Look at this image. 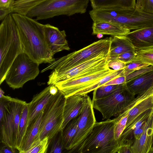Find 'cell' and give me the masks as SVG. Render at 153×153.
Wrapping results in <instances>:
<instances>
[{"label":"cell","mask_w":153,"mask_h":153,"mask_svg":"<svg viewBox=\"0 0 153 153\" xmlns=\"http://www.w3.org/2000/svg\"><path fill=\"white\" fill-rule=\"evenodd\" d=\"M149 153H153V149H151L149 151Z\"/></svg>","instance_id":"cell-48"},{"label":"cell","mask_w":153,"mask_h":153,"mask_svg":"<svg viewBox=\"0 0 153 153\" xmlns=\"http://www.w3.org/2000/svg\"><path fill=\"white\" fill-rule=\"evenodd\" d=\"M65 100V95L59 90L57 93L51 96L44 106L39 128L41 140L48 137L49 142L62 130Z\"/></svg>","instance_id":"cell-6"},{"label":"cell","mask_w":153,"mask_h":153,"mask_svg":"<svg viewBox=\"0 0 153 153\" xmlns=\"http://www.w3.org/2000/svg\"><path fill=\"white\" fill-rule=\"evenodd\" d=\"M132 61L145 63L153 66V48L136 51L135 57Z\"/></svg>","instance_id":"cell-29"},{"label":"cell","mask_w":153,"mask_h":153,"mask_svg":"<svg viewBox=\"0 0 153 153\" xmlns=\"http://www.w3.org/2000/svg\"><path fill=\"white\" fill-rule=\"evenodd\" d=\"M126 84L130 91L135 95L147 90L153 85V70L129 79Z\"/></svg>","instance_id":"cell-21"},{"label":"cell","mask_w":153,"mask_h":153,"mask_svg":"<svg viewBox=\"0 0 153 153\" xmlns=\"http://www.w3.org/2000/svg\"><path fill=\"white\" fill-rule=\"evenodd\" d=\"M92 28L93 35L101 33L112 36H122L130 32V30L124 26L105 21L93 22Z\"/></svg>","instance_id":"cell-20"},{"label":"cell","mask_w":153,"mask_h":153,"mask_svg":"<svg viewBox=\"0 0 153 153\" xmlns=\"http://www.w3.org/2000/svg\"><path fill=\"white\" fill-rule=\"evenodd\" d=\"M0 149V153H14L16 152V149L8 145L4 144Z\"/></svg>","instance_id":"cell-43"},{"label":"cell","mask_w":153,"mask_h":153,"mask_svg":"<svg viewBox=\"0 0 153 153\" xmlns=\"http://www.w3.org/2000/svg\"><path fill=\"white\" fill-rule=\"evenodd\" d=\"M111 42L110 38L94 42L79 50L55 59L42 70L41 73L49 70H53L52 72L55 73L61 72L99 56L108 57Z\"/></svg>","instance_id":"cell-3"},{"label":"cell","mask_w":153,"mask_h":153,"mask_svg":"<svg viewBox=\"0 0 153 153\" xmlns=\"http://www.w3.org/2000/svg\"><path fill=\"white\" fill-rule=\"evenodd\" d=\"M123 69L116 71L111 73L101 79L98 82L96 83L91 86L82 90L75 94H87L88 93L93 91L95 89L103 85L106 83L114 78L119 76H121V74Z\"/></svg>","instance_id":"cell-28"},{"label":"cell","mask_w":153,"mask_h":153,"mask_svg":"<svg viewBox=\"0 0 153 153\" xmlns=\"http://www.w3.org/2000/svg\"><path fill=\"white\" fill-rule=\"evenodd\" d=\"M116 118L96 122L79 153H116L118 146L114 130Z\"/></svg>","instance_id":"cell-4"},{"label":"cell","mask_w":153,"mask_h":153,"mask_svg":"<svg viewBox=\"0 0 153 153\" xmlns=\"http://www.w3.org/2000/svg\"><path fill=\"white\" fill-rule=\"evenodd\" d=\"M28 106L25 104L23 109L20 118L18 128L17 138V149L20 148L27 127Z\"/></svg>","instance_id":"cell-27"},{"label":"cell","mask_w":153,"mask_h":153,"mask_svg":"<svg viewBox=\"0 0 153 153\" xmlns=\"http://www.w3.org/2000/svg\"><path fill=\"white\" fill-rule=\"evenodd\" d=\"M135 98L128 89L126 83L118 85L110 94L104 97L91 100L94 108L102 114V120L117 117L122 113L128 104Z\"/></svg>","instance_id":"cell-8"},{"label":"cell","mask_w":153,"mask_h":153,"mask_svg":"<svg viewBox=\"0 0 153 153\" xmlns=\"http://www.w3.org/2000/svg\"><path fill=\"white\" fill-rule=\"evenodd\" d=\"M153 137V112L146 122L143 132L140 138L135 140L131 147L132 153H149L151 149Z\"/></svg>","instance_id":"cell-18"},{"label":"cell","mask_w":153,"mask_h":153,"mask_svg":"<svg viewBox=\"0 0 153 153\" xmlns=\"http://www.w3.org/2000/svg\"><path fill=\"white\" fill-rule=\"evenodd\" d=\"M109 38L111 42L108 58L135 50L131 42L125 36H112Z\"/></svg>","instance_id":"cell-23"},{"label":"cell","mask_w":153,"mask_h":153,"mask_svg":"<svg viewBox=\"0 0 153 153\" xmlns=\"http://www.w3.org/2000/svg\"><path fill=\"white\" fill-rule=\"evenodd\" d=\"M116 71L108 68L100 72L78 78L58 82L55 85L66 98L97 82L101 79Z\"/></svg>","instance_id":"cell-12"},{"label":"cell","mask_w":153,"mask_h":153,"mask_svg":"<svg viewBox=\"0 0 153 153\" xmlns=\"http://www.w3.org/2000/svg\"><path fill=\"white\" fill-rule=\"evenodd\" d=\"M128 118V114L125 115L120 114L115 118L114 132L115 138L117 141L126 127Z\"/></svg>","instance_id":"cell-31"},{"label":"cell","mask_w":153,"mask_h":153,"mask_svg":"<svg viewBox=\"0 0 153 153\" xmlns=\"http://www.w3.org/2000/svg\"><path fill=\"white\" fill-rule=\"evenodd\" d=\"M153 112V108L143 112L137 117L127 127H126L118 139V145L125 140H134L133 136L135 130L140 127L146 122Z\"/></svg>","instance_id":"cell-22"},{"label":"cell","mask_w":153,"mask_h":153,"mask_svg":"<svg viewBox=\"0 0 153 153\" xmlns=\"http://www.w3.org/2000/svg\"><path fill=\"white\" fill-rule=\"evenodd\" d=\"M26 103L25 101L10 97L4 102L3 116L0 119L2 142L16 149L19 123Z\"/></svg>","instance_id":"cell-7"},{"label":"cell","mask_w":153,"mask_h":153,"mask_svg":"<svg viewBox=\"0 0 153 153\" xmlns=\"http://www.w3.org/2000/svg\"><path fill=\"white\" fill-rule=\"evenodd\" d=\"M153 70V66L149 65L145 68L140 69L126 76V82L129 79L137 76L141 74Z\"/></svg>","instance_id":"cell-39"},{"label":"cell","mask_w":153,"mask_h":153,"mask_svg":"<svg viewBox=\"0 0 153 153\" xmlns=\"http://www.w3.org/2000/svg\"><path fill=\"white\" fill-rule=\"evenodd\" d=\"M93 9L107 8L135 7L136 0H90Z\"/></svg>","instance_id":"cell-24"},{"label":"cell","mask_w":153,"mask_h":153,"mask_svg":"<svg viewBox=\"0 0 153 153\" xmlns=\"http://www.w3.org/2000/svg\"><path fill=\"white\" fill-rule=\"evenodd\" d=\"M43 30L48 46L54 55L63 50H70L64 30L48 24L43 25Z\"/></svg>","instance_id":"cell-14"},{"label":"cell","mask_w":153,"mask_h":153,"mask_svg":"<svg viewBox=\"0 0 153 153\" xmlns=\"http://www.w3.org/2000/svg\"><path fill=\"white\" fill-rule=\"evenodd\" d=\"M89 0H47L31 10L27 16L37 20L60 15L70 16L86 11Z\"/></svg>","instance_id":"cell-5"},{"label":"cell","mask_w":153,"mask_h":153,"mask_svg":"<svg viewBox=\"0 0 153 153\" xmlns=\"http://www.w3.org/2000/svg\"><path fill=\"white\" fill-rule=\"evenodd\" d=\"M134 140H125L118 145L116 153H132L131 147Z\"/></svg>","instance_id":"cell-37"},{"label":"cell","mask_w":153,"mask_h":153,"mask_svg":"<svg viewBox=\"0 0 153 153\" xmlns=\"http://www.w3.org/2000/svg\"><path fill=\"white\" fill-rule=\"evenodd\" d=\"M136 50L124 52L119 55L108 58V60L116 59L128 64L132 62L136 56Z\"/></svg>","instance_id":"cell-36"},{"label":"cell","mask_w":153,"mask_h":153,"mask_svg":"<svg viewBox=\"0 0 153 153\" xmlns=\"http://www.w3.org/2000/svg\"><path fill=\"white\" fill-rule=\"evenodd\" d=\"M12 15L19 28L23 52L39 64L55 60L44 35L43 24L26 15Z\"/></svg>","instance_id":"cell-1"},{"label":"cell","mask_w":153,"mask_h":153,"mask_svg":"<svg viewBox=\"0 0 153 153\" xmlns=\"http://www.w3.org/2000/svg\"><path fill=\"white\" fill-rule=\"evenodd\" d=\"M49 145L48 137H46L36 146L27 151L25 153H46Z\"/></svg>","instance_id":"cell-34"},{"label":"cell","mask_w":153,"mask_h":153,"mask_svg":"<svg viewBox=\"0 0 153 153\" xmlns=\"http://www.w3.org/2000/svg\"><path fill=\"white\" fill-rule=\"evenodd\" d=\"M42 113L43 110L27 127L21 146L18 150L19 153H25L41 140L39 128Z\"/></svg>","instance_id":"cell-15"},{"label":"cell","mask_w":153,"mask_h":153,"mask_svg":"<svg viewBox=\"0 0 153 153\" xmlns=\"http://www.w3.org/2000/svg\"><path fill=\"white\" fill-rule=\"evenodd\" d=\"M118 85H102L93 91V97L98 99L106 96L114 91Z\"/></svg>","instance_id":"cell-32"},{"label":"cell","mask_w":153,"mask_h":153,"mask_svg":"<svg viewBox=\"0 0 153 153\" xmlns=\"http://www.w3.org/2000/svg\"><path fill=\"white\" fill-rule=\"evenodd\" d=\"M13 0H0V9L10 10H11Z\"/></svg>","instance_id":"cell-42"},{"label":"cell","mask_w":153,"mask_h":153,"mask_svg":"<svg viewBox=\"0 0 153 153\" xmlns=\"http://www.w3.org/2000/svg\"><path fill=\"white\" fill-rule=\"evenodd\" d=\"M96 122L90 97L86 95L85 105L80 114L75 135L68 153H79L82 146Z\"/></svg>","instance_id":"cell-11"},{"label":"cell","mask_w":153,"mask_h":153,"mask_svg":"<svg viewBox=\"0 0 153 153\" xmlns=\"http://www.w3.org/2000/svg\"><path fill=\"white\" fill-rule=\"evenodd\" d=\"M137 95L128 104L121 114L123 115L128 114L126 127L140 114L148 109L153 108V85Z\"/></svg>","instance_id":"cell-13"},{"label":"cell","mask_w":153,"mask_h":153,"mask_svg":"<svg viewBox=\"0 0 153 153\" xmlns=\"http://www.w3.org/2000/svg\"><path fill=\"white\" fill-rule=\"evenodd\" d=\"M11 13H12L11 10L0 9V20L2 21Z\"/></svg>","instance_id":"cell-44"},{"label":"cell","mask_w":153,"mask_h":153,"mask_svg":"<svg viewBox=\"0 0 153 153\" xmlns=\"http://www.w3.org/2000/svg\"><path fill=\"white\" fill-rule=\"evenodd\" d=\"M80 114L70 120L62 130V136L65 149L70 150L73 140L76 133Z\"/></svg>","instance_id":"cell-25"},{"label":"cell","mask_w":153,"mask_h":153,"mask_svg":"<svg viewBox=\"0 0 153 153\" xmlns=\"http://www.w3.org/2000/svg\"><path fill=\"white\" fill-rule=\"evenodd\" d=\"M23 52L19 28L11 13L0 25V84L16 56Z\"/></svg>","instance_id":"cell-2"},{"label":"cell","mask_w":153,"mask_h":153,"mask_svg":"<svg viewBox=\"0 0 153 153\" xmlns=\"http://www.w3.org/2000/svg\"><path fill=\"white\" fill-rule=\"evenodd\" d=\"M39 65L22 52L13 61L5 80L13 89L22 88L25 83L34 79L38 75Z\"/></svg>","instance_id":"cell-9"},{"label":"cell","mask_w":153,"mask_h":153,"mask_svg":"<svg viewBox=\"0 0 153 153\" xmlns=\"http://www.w3.org/2000/svg\"><path fill=\"white\" fill-rule=\"evenodd\" d=\"M49 92L51 94L54 95L58 92L59 89L55 85H49Z\"/></svg>","instance_id":"cell-45"},{"label":"cell","mask_w":153,"mask_h":153,"mask_svg":"<svg viewBox=\"0 0 153 153\" xmlns=\"http://www.w3.org/2000/svg\"><path fill=\"white\" fill-rule=\"evenodd\" d=\"M50 145L49 152L61 153L65 149L63 141L62 130L58 132L49 142Z\"/></svg>","instance_id":"cell-30"},{"label":"cell","mask_w":153,"mask_h":153,"mask_svg":"<svg viewBox=\"0 0 153 153\" xmlns=\"http://www.w3.org/2000/svg\"><path fill=\"white\" fill-rule=\"evenodd\" d=\"M126 76L124 75L118 76L108 81L103 85H119L126 83Z\"/></svg>","instance_id":"cell-40"},{"label":"cell","mask_w":153,"mask_h":153,"mask_svg":"<svg viewBox=\"0 0 153 153\" xmlns=\"http://www.w3.org/2000/svg\"><path fill=\"white\" fill-rule=\"evenodd\" d=\"M86 95L74 94L66 98L62 130L70 120L81 114L85 105Z\"/></svg>","instance_id":"cell-17"},{"label":"cell","mask_w":153,"mask_h":153,"mask_svg":"<svg viewBox=\"0 0 153 153\" xmlns=\"http://www.w3.org/2000/svg\"><path fill=\"white\" fill-rule=\"evenodd\" d=\"M52 95L50 93L48 86L34 96L32 101L27 103V127L42 110Z\"/></svg>","instance_id":"cell-19"},{"label":"cell","mask_w":153,"mask_h":153,"mask_svg":"<svg viewBox=\"0 0 153 153\" xmlns=\"http://www.w3.org/2000/svg\"><path fill=\"white\" fill-rule=\"evenodd\" d=\"M149 65H150L146 63L132 61L126 64L125 67L121 73V75H124L126 76L131 73Z\"/></svg>","instance_id":"cell-33"},{"label":"cell","mask_w":153,"mask_h":153,"mask_svg":"<svg viewBox=\"0 0 153 153\" xmlns=\"http://www.w3.org/2000/svg\"><path fill=\"white\" fill-rule=\"evenodd\" d=\"M125 36L136 51L153 48V26L133 30Z\"/></svg>","instance_id":"cell-16"},{"label":"cell","mask_w":153,"mask_h":153,"mask_svg":"<svg viewBox=\"0 0 153 153\" xmlns=\"http://www.w3.org/2000/svg\"><path fill=\"white\" fill-rule=\"evenodd\" d=\"M97 36L98 38L100 39L103 37V35L101 33H98L97 34Z\"/></svg>","instance_id":"cell-46"},{"label":"cell","mask_w":153,"mask_h":153,"mask_svg":"<svg viewBox=\"0 0 153 153\" xmlns=\"http://www.w3.org/2000/svg\"><path fill=\"white\" fill-rule=\"evenodd\" d=\"M146 121L140 127L136 129L134 131L133 136L134 140H138L140 138L146 127Z\"/></svg>","instance_id":"cell-41"},{"label":"cell","mask_w":153,"mask_h":153,"mask_svg":"<svg viewBox=\"0 0 153 153\" xmlns=\"http://www.w3.org/2000/svg\"><path fill=\"white\" fill-rule=\"evenodd\" d=\"M135 8L140 11L153 14V0H137Z\"/></svg>","instance_id":"cell-35"},{"label":"cell","mask_w":153,"mask_h":153,"mask_svg":"<svg viewBox=\"0 0 153 153\" xmlns=\"http://www.w3.org/2000/svg\"><path fill=\"white\" fill-rule=\"evenodd\" d=\"M46 0H13L12 12L26 15L32 9Z\"/></svg>","instance_id":"cell-26"},{"label":"cell","mask_w":153,"mask_h":153,"mask_svg":"<svg viewBox=\"0 0 153 153\" xmlns=\"http://www.w3.org/2000/svg\"><path fill=\"white\" fill-rule=\"evenodd\" d=\"M151 149H153V137L152 140V141Z\"/></svg>","instance_id":"cell-47"},{"label":"cell","mask_w":153,"mask_h":153,"mask_svg":"<svg viewBox=\"0 0 153 153\" xmlns=\"http://www.w3.org/2000/svg\"><path fill=\"white\" fill-rule=\"evenodd\" d=\"M125 63L116 59H111L108 60V66L113 70L118 71L123 69L126 66Z\"/></svg>","instance_id":"cell-38"},{"label":"cell","mask_w":153,"mask_h":153,"mask_svg":"<svg viewBox=\"0 0 153 153\" xmlns=\"http://www.w3.org/2000/svg\"><path fill=\"white\" fill-rule=\"evenodd\" d=\"M108 56H101L87 61L65 71L51 72L47 82L48 85L78 78L109 68Z\"/></svg>","instance_id":"cell-10"}]
</instances>
